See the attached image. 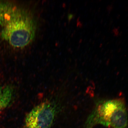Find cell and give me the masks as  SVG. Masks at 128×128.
<instances>
[{"mask_svg":"<svg viewBox=\"0 0 128 128\" xmlns=\"http://www.w3.org/2000/svg\"><path fill=\"white\" fill-rule=\"evenodd\" d=\"M1 36L13 47L22 48L31 43L36 34V25L28 11L13 7L4 25Z\"/></svg>","mask_w":128,"mask_h":128,"instance_id":"1","label":"cell"},{"mask_svg":"<svg viewBox=\"0 0 128 128\" xmlns=\"http://www.w3.org/2000/svg\"><path fill=\"white\" fill-rule=\"evenodd\" d=\"M98 124L114 128H127L128 115L124 100L116 99L96 102L84 128H92Z\"/></svg>","mask_w":128,"mask_h":128,"instance_id":"2","label":"cell"},{"mask_svg":"<svg viewBox=\"0 0 128 128\" xmlns=\"http://www.w3.org/2000/svg\"><path fill=\"white\" fill-rule=\"evenodd\" d=\"M56 114L55 106L50 102L37 106L27 115L24 128H50Z\"/></svg>","mask_w":128,"mask_h":128,"instance_id":"3","label":"cell"},{"mask_svg":"<svg viewBox=\"0 0 128 128\" xmlns=\"http://www.w3.org/2000/svg\"><path fill=\"white\" fill-rule=\"evenodd\" d=\"M12 95V90L10 88H0V112L9 104Z\"/></svg>","mask_w":128,"mask_h":128,"instance_id":"4","label":"cell"},{"mask_svg":"<svg viewBox=\"0 0 128 128\" xmlns=\"http://www.w3.org/2000/svg\"><path fill=\"white\" fill-rule=\"evenodd\" d=\"M13 7L8 3L0 2V25H4Z\"/></svg>","mask_w":128,"mask_h":128,"instance_id":"5","label":"cell"}]
</instances>
